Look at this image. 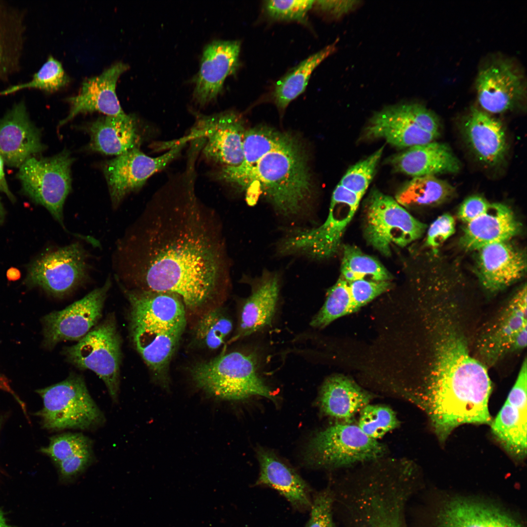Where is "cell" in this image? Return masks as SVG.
Wrapping results in <instances>:
<instances>
[{
  "label": "cell",
  "mask_w": 527,
  "mask_h": 527,
  "mask_svg": "<svg viewBox=\"0 0 527 527\" xmlns=\"http://www.w3.org/2000/svg\"><path fill=\"white\" fill-rule=\"evenodd\" d=\"M86 255L78 243L46 254L30 266L26 280L56 297L71 292L86 278Z\"/></svg>",
  "instance_id": "obj_14"
},
{
  "label": "cell",
  "mask_w": 527,
  "mask_h": 527,
  "mask_svg": "<svg viewBox=\"0 0 527 527\" xmlns=\"http://www.w3.org/2000/svg\"><path fill=\"white\" fill-rule=\"evenodd\" d=\"M372 396L351 379L340 375L330 376L321 389L319 403L323 412L347 421L369 403Z\"/></svg>",
  "instance_id": "obj_29"
},
{
  "label": "cell",
  "mask_w": 527,
  "mask_h": 527,
  "mask_svg": "<svg viewBox=\"0 0 527 527\" xmlns=\"http://www.w3.org/2000/svg\"><path fill=\"white\" fill-rule=\"evenodd\" d=\"M435 324L430 371L421 384L402 394L426 414L443 443L460 426L490 425L492 388L487 367L470 354L465 337L449 316L437 318Z\"/></svg>",
  "instance_id": "obj_2"
},
{
  "label": "cell",
  "mask_w": 527,
  "mask_h": 527,
  "mask_svg": "<svg viewBox=\"0 0 527 527\" xmlns=\"http://www.w3.org/2000/svg\"><path fill=\"white\" fill-rule=\"evenodd\" d=\"M0 527H12L10 525H9L8 523V522L7 521V520H6V519L5 518V515L4 514L3 512L0 509Z\"/></svg>",
  "instance_id": "obj_52"
},
{
  "label": "cell",
  "mask_w": 527,
  "mask_h": 527,
  "mask_svg": "<svg viewBox=\"0 0 527 527\" xmlns=\"http://www.w3.org/2000/svg\"><path fill=\"white\" fill-rule=\"evenodd\" d=\"M315 0H267L264 8L271 19L280 20H296L304 22L307 12L314 5Z\"/></svg>",
  "instance_id": "obj_42"
},
{
  "label": "cell",
  "mask_w": 527,
  "mask_h": 527,
  "mask_svg": "<svg viewBox=\"0 0 527 527\" xmlns=\"http://www.w3.org/2000/svg\"><path fill=\"white\" fill-rule=\"evenodd\" d=\"M90 449H92V441L87 437L79 433H64L51 437L48 446L41 448V451L57 465Z\"/></svg>",
  "instance_id": "obj_40"
},
{
  "label": "cell",
  "mask_w": 527,
  "mask_h": 527,
  "mask_svg": "<svg viewBox=\"0 0 527 527\" xmlns=\"http://www.w3.org/2000/svg\"><path fill=\"white\" fill-rule=\"evenodd\" d=\"M364 226L368 243L385 256L390 255L392 245H408L421 237L426 227L395 200L376 189L365 203Z\"/></svg>",
  "instance_id": "obj_9"
},
{
  "label": "cell",
  "mask_w": 527,
  "mask_h": 527,
  "mask_svg": "<svg viewBox=\"0 0 527 527\" xmlns=\"http://www.w3.org/2000/svg\"><path fill=\"white\" fill-rule=\"evenodd\" d=\"M333 507L331 488L316 492L312 497L309 518L304 527H336Z\"/></svg>",
  "instance_id": "obj_43"
},
{
  "label": "cell",
  "mask_w": 527,
  "mask_h": 527,
  "mask_svg": "<svg viewBox=\"0 0 527 527\" xmlns=\"http://www.w3.org/2000/svg\"><path fill=\"white\" fill-rule=\"evenodd\" d=\"M185 144L186 142L179 141L168 151L156 157L137 148L107 162L103 171L112 203L118 205L127 194L141 188L149 177L175 159Z\"/></svg>",
  "instance_id": "obj_15"
},
{
  "label": "cell",
  "mask_w": 527,
  "mask_h": 527,
  "mask_svg": "<svg viewBox=\"0 0 527 527\" xmlns=\"http://www.w3.org/2000/svg\"><path fill=\"white\" fill-rule=\"evenodd\" d=\"M527 286L522 287L501 308L480 334L479 361L486 366L527 346Z\"/></svg>",
  "instance_id": "obj_12"
},
{
  "label": "cell",
  "mask_w": 527,
  "mask_h": 527,
  "mask_svg": "<svg viewBox=\"0 0 527 527\" xmlns=\"http://www.w3.org/2000/svg\"><path fill=\"white\" fill-rule=\"evenodd\" d=\"M365 137L370 139L382 138L399 148L426 144L438 138L407 118L399 104L386 107L375 113L365 129Z\"/></svg>",
  "instance_id": "obj_27"
},
{
  "label": "cell",
  "mask_w": 527,
  "mask_h": 527,
  "mask_svg": "<svg viewBox=\"0 0 527 527\" xmlns=\"http://www.w3.org/2000/svg\"><path fill=\"white\" fill-rule=\"evenodd\" d=\"M477 269L486 289L496 291L520 279L526 269V259L507 242L486 245L477 250Z\"/></svg>",
  "instance_id": "obj_22"
},
{
  "label": "cell",
  "mask_w": 527,
  "mask_h": 527,
  "mask_svg": "<svg viewBox=\"0 0 527 527\" xmlns=\"http://www.w3.org/2000/svg\"><path fill=\"white\" fill-rule=\"evenodd\" d=\"M356 2L354 0H317L315 1L314 5L323 11L339 17L351 10L356 4Z\"/></svg>",
  "instance_id": "obj_48"
},
{
  "label": "cell",
  "mask_w": 527,
  "mask_h": 527,
  "mask_svg": "<svg viewBox=\"0 0 527 527\" xmlns=\"http://www.w3.org/2000/svg\"><path fill=\"white\" fill-rule=\"evenodd\" d=\"M398 419L392 409L385 405H367L361 411L359 427L369 437L377 440L397 428Z\"/></svg>",
  "instance_id": "obj_39"
},
{
  "label": "cell",
  "mask_w": 527,
  "mask_h": 527,
  "mask_svg": "<svg viewBox=\"0 0 527 527\" xmlns=\"http://www.w3.org/2000/svg\"><path fill=\"white\" fill-rule=\"evenodd\" d=\"M232 329L231 320L219 308L203 315L197 323L194 331L196 340L210 349L219 348Z\"/></svg>",
  "instance_id": "obj_38"
},
{
  "label": "cell",
  "mask_w": 527,
  "mask_h": 527,
  "mask_svg": "<svg viewBox=\"0 0 527 527\" xmlns=\"http://www.w3.org/2000/svg\"><path fill=\"white\" fill-rule=\"evenodd\" d=\"M383 149L382 147L365 159L352 166L339 184L363 197L374 176Z\"/></svg>",
  "instance_id": "obj_41"
},
{
  "label": "cell",
  "mask_w": 527,
  "mask_h": 527,
  "mask_svg": "<svg viewBox=\"0 0 527 527\" xmlns=\"http://www.w3.org/2000/svg\"><path fill=\"white\" fill-rule=\"evenodd\" d=\"M463 129L467 144L480 162L494 166L504 160L507 144L505 129L499 121L473 107L465 119Z\"/></svg>",
  "instance_id": "obj_23"
},
{
  "label": "cell",
  "mask_w": 527,
  "mask_h": 527,
  "mask_svg": "<svg viewBox=\"0 0 527 527\" xmlns=\"http://www.w3.org/2000/svg\"><path fill=\"white\" fill-rule=\"evenodd\" d=\"M199 121L187 138L205 139L203 153L207 159L223 166H235L243 162L246 130L238 114L226 112L202 117Z\"/></svg>",
  "instance_id": "obj_16"
},
{
  "label": "cell",
  "mask_w": 527,
  "mask_h": 527,
  "mask_svg": "<svg viewBox=\"0 0 527 527\" xmlns=\"http://www.w3.org/2000/svg\"><path fill=\"white\" fill-rule=\"evenodd\" d=\"M191 374L199 387L222 399L241 400L259 395L275 400L271 390L259 377L256 359L250 354H222L196 365Z\"/></svg>",
  "instance_id": "obj_5"
},
{
  "label": "cell",
  "mask_w": 527,
  "mask_h": 527,
  "mask_svg": "<svg viewBox=\"0 0 527 527\" xmlns=\"http://www.w3.org/2000/svg\"><path fill=\"white\" fill-rule=\"evenodd\" d=\"M73 159L67 150L52 157H30L20 167L17 178L24 192L44 206L61 225L63 207L71 188Z\"/></svg>",
  "instance_id": "obj_11"
},
{
  "label": "cell",
  "mask_w": 527,
  "mask_h": 527,
  "mask_svg": "<svg viewBox=\"0 0 527 527\" xmlns=\"http://www.w3.org/2000/svg\"><path fill=\"white\" fill-rule=\"evenodd\" d=\"M0 390L6 391L11 394L16 399V400L20 403L21 406L24 408V406L22 404V402L20 401V399L15 394L11 387H10L9 382L7 378L3 374L0 372Z\"/></svg>",
  "instance_id": "obj_50"
},
{
  "label": "cell",
  "mask_w": 527,
  "mask_h": 527,
  "mask_svg": "<svg viewBox=\"0 0 527 527\" xmlns=\"http://www.w3.org/2000/svg\"><path fill=\"white\" fill-rule=\"evenodd\" d=\"M352 301L358 309L390 288L389 281L360 279L348 282Z\"/></svg>",
  "instance_id": "obj_44"
},
{
  "label": "cell",
  "mask_w": 527,
  "mask_h": 527,
  "mask_svg": "<svg viewBox=\"0 0 527 527\" xmlns=\"http://www.w3.org/2000/svg\"><path fill=\"white\" fill-rule=\"evenodd\" d=\"M240 42L215 40L204 48L200 70L193 78V97L201 105L216 98L226 77L233 74L239 63Z\"/></svg>",
  "instance_id": "obj_20"
},
{
  "label": "cell",
  "mask_w": 527,
  "mask_h": 527,
  "mask_svg": "<svg viewBox=\"0 0 527 527\" xmlns=\"http://www.w3.org/2000/svg\"><path fill=\"white\" fill-rule=\"evenodd\" d=\"M405 510L397 502L377 503L358 513L347 527H406Z\"/></svg>",
  "instance_id": "obj_36"
},
{
  "label": "cell",
  "mask_w": 527,
  "mask_h": 527,
  "mask_svg": "<svg viewBox=\"0 0 527 527\" xmlns=\"http://www.w3.org/2000/svg\"><path fill=\"white\" fill-rule=\"evenodd\" d=\"M439 523L440 527H521L495 507L463 499L447 504L439 515Z\"/></svg>",
  "instance_id": "obj_31"
},
{
  "label": "cell",
  "mask_w": 527,
  "mask_h": 527,
  "mask_svg": "<svg viewBox=\"0 0 527 527\" xmlns=\"http://www.w3.org/2000/svg\"><path fill=\"white\" fill-rule=\"evenodd\" d=\"M2 57H3L2 56V50L1 46L0 45V63L1 62V61H2Z\"/></svg>",
  "instance_id": "obj_54"
},
{
  "label": "cell",
  "mask_w": 527,
  "mask_h": 527,
  "mask_svg": "<svg viewBox=\"0 0 527 527\" xmlns=\"http://www.w3.org/2000/svg\"><path fill=\"white\" fill-rule=\"evenodd\" d=\"M337 41L311 55L279 80L272 93L274 102L283 110L305 90L313 70L336 49Z\"/></svg>",
  "instance_id": "obj_32"
},
{
  "label": "cell",
  "mask_w": 527,
  "mask_h": 527,
  "mask_svg": "<svg viewBox=\"0 0 527 527\" xmlns=\"http://www.w3.org/2000/svg\"><path fill=\"white\" fill-rule=\"evenodd\" d=\"M92 449L86 450L65 460L57 466L59 479L62 484L74 482L89 466L93 461Z\"/></svg>",
  "instance_id": "obj_45"
},
{
  "label": "cell",
  "mask_w": 527,
  "mask_h": 527,
  "mask_svg": "<svg viewBox=\"0 0 527 527\" xmlns=\"http://www.w3.org/2000/svg\"><path fill=\"white\" fill-rule=\"evenodd\" d=\"M88 129L93 151L119 156L138 148L140 137L135 118L130 115L100 118Z\"/></svg>",
  "instance_id": "obj_28"
},
{
  "label": "cell",
  "mask_w": 527,
  "mask_h": 527,
  "mask_svg": "<svg viewBox=\"0 0 527 527\" xmlns=\"http://www.w3.org/2000/svg\"><path fill=\"white\" fill-rule=\"evenodd\" d=\"M44 149L40 132L30 120L23 102L0 119V154L8 165L20 167Z\"/></svg>",
  "instance_id": "obj_21"
},
{
  "label": "cell",
  "mask_w": 527,
  "mask_h": 527,
  "mask_svg": "<svg viewBox=\"0 0 527 527\" xmlns=\"http://www.w3.org/2000/svg\"><path fill=\"white\" fill-rule=\"evenodd\" d=\"M133 344L147 366L165 370L186 325L185 305L176 294L142 291L129 300Z\"/></svg>",
  "instance_id": "obj_4"
},
{
  "label": "cell",
  "mask_w": 527,
  "mask_h": 527,
  "mask_svg": "<svg viewBox=\"0 0 527 527\" xmlns=\"http://www.w3.org/2000/svg\"><path fill=\"white\" fill-rule=\"evenodd\" d=\"M527 365L525 357L505 404L490 425L504 449L520 460L527 455Z\"/></svg>",
  "instance_id": "obj_18"
},
{
  "label": "cell",
  "mask_w": 527,
  "mask_h": 527,
  "mask_svg": "<svg viewBox=\"0 0 527 527\" xmlns=\"http://www.w3.org/2000/svg\"><path fill=\"white\" fill-rule=\"evenodd\" d=\"M455 231V222L449 214H444L430 225L427 233L426 244L431 247L440 245Z\"/></svg>",
  "instance_id": "obj_46"
},
{
  "label": "cell",
  "mask_w": 527,
  "mask_h": 527,
  "mask_svg": "<svg viewBox=\"0 0 527 527\" xmlns=\"http://www.w3.org/2000/svg\"><path fill=\"white\" fill-rule=\"evenodd\" d=\"M4 216V209L0 199V223L3 220Z\"/></svg>",
  "instance_id": "obj_53"
},
{
  "label": "cell",
  "mask_w": 527,
  "mask_h": 527,
  "mask_svg": "<svg viewBox=\"0 0 527 527\" xmlns=\"http://www.w3.org/2000/svg\"><path fill=\"white\" fill-rule=\"evenodd\" d=\"M258 458L260 473L256 484L275 489L295 510L309 511L312 497L308 486L302 478L267 450L259 449Z\"/></svg>",
  "instance_id": "obj_24"
},
{
  "label": "cell",
  "mask_w": 527,
  "mask_h": 527,
  "mask_svg": "<svg viewBox=\"0 0 527 527\" xmlns=\"http://www.w3.org/2000/svg\"><path fill=\"white\" fill-rule=\"evenodd\" d=\"M243 162L223 166L217 179L244 192L247 203L264 197L284 217H294L308 207L312 180L308 160L300 141L292 134L268 126L245 131Z\"/></svg>",
  "instance_id": "obj_3"
},
{
  "label": "cell",
  "mask_w": 527,
  "mask_h": 527,
  "mask_svg": "<svg viewBox=\"0 0 527 527\" xmlns=\"http://www.w3.org/2000/svg\"><path fill=\"white\" fill-rule=\"evenodd\" d=\"M519 223L511 210L500 203H492L489 209L466 223L461 243L468 250H476L493 243L507 242L520 230Z\"/></svg>",
  "instance_id": "obj_26"
},
{
  "label": "cell",
  "mask_w": 527,
  "mask_h": 527,
  "mask_svg": "<svg viewBox=\"0 0 527 527\" xmlns=\"http://www.w3.org/2000/svg\"><path fill=\"white\" fill-rule=\"evenodd\" d=\"M111 283L104 284L63 309L52 312L42 320L43 345L51 349L66 341H79L95 327L102 315L104 303Z\"/></svg>",
  "instance_id": "obj_13"
},
{
  "label": "cell",
  "mask_w": 527,
  "mask_h": 527,
  "mask_svg": "<svg viewBox=\"0 0 527 527\" xmlns=\"http://www.w3.org/2000/svg\"><path fill=\"white\" fill-rule=\"evenodd\" d=\"M390 162L396 171L413 177L455 173L461 168L449 147L434 141L409 147L392 157Z\"/></svg>",
  "instance_id": "obj_25"
},
{
  "label": "cell",
  "mask_w": 527,
  "mask_h": 527,
  "mask_svg": "<svg viewBox=\"0 0 527 527\" xmlns=\"http://www.w3.org/2000/svg\"><path fill=\"white\" fill-rule=\"evenodd\" d=\"M478 102L484 111L500 114L512 109L526 94L522 72L510 61L500 60L482 68L475 82Z\"/></svg>",
  "instance_id": "obj_17"
},
{
  "label": "cell",
  "mask_w": 527,
  "mask_h": 527,
  "mask_svg": "<svg viewBox=\"0 0 527 527\" xmlns=\"http://www.w3.org/2000/svg\"><path fill=\"white\" fill-rule=\"evenodd\" d=\"M341 271V277L347 282L360 279L389 281L391 278L377 260L350 245L344 247Z\"/></svg>",
  "instance_id": "obj_34"
},
{
  "label": "cell",
  "mask_w": 527,
  "mask_h": 527,
  "mask_svg": "<svg viewBox=\"0 0 527 527\" xmlns=\"http://www.w3.org/2000/svg\"><path fill=\"white\" fill-rule=\"evenodd\" d=\"M69 82L70 78L61 62L50 55L30 81L10 86L1 91L0 94L7 95L20 90L33 88L54 92L64 87Z\"/></svg>",
  "instance_id": "obj_37"
},
{
  "label": "cell",
  "mask_w": 527,
  "mask_h": 527,
  "mask_svg": "<svg viewBox=\"0 0 527 527\" xmlns=\"http://www.w3.org/2000/svg\"><path fill=\"white\" fill-rule=\"evenodd\" d=\"M135 241L134 281L141 290L178 295L195 309L229 282V262L219 215L190 193L156 199Z\"/></svg>",
  "instance_id": "obj_1"
},
{
  "label": "cell",
  "mask_w": 527,
  "mask_h": 527,
  "mask_svg": "<svg viewBox=\"0 0 527 527\" xmlns=\"http://www.w3.org/2000/svg\"><path fill=\"white\" fill-rule=\"evenodd\" d=\"M490 205L491 203L483 197L471 196L462 203L458 215L460 220L467 223L486 212Z\"/></svg>",
  "instance_id": "obj_47"
},
{
  "label": "cell",
  "mask_w": 527,
  "mask_h": 527,
  "mask_svg": "<svg viewBox=\"0 0 527 527\" xmlns=\"http://www.w3.org/2000/svg\"><path fill=\"white\" fill-rule=\"evenodd\" d=\"M36 392L42 399L43 407L36 415L44 428L86 430L105 422L81 375L71 374L64 380Z\"/></svg>",
  "instance_id": "obj_6"
},
{
  "label": "cell",
  "mask_w": 527,
  "mask_h": 527,
  "mask_svg": "<svg viewBox=\"0 0 527 527\" xmlns=\"http://www.w3.org/2000/svg\"><path fill=\"white\" fill-rule=\"evenodd\" d=\"M385 453V446L367 436L358 426L338 423L312 438L306 457L313 466L333 468L377 461Z\"/></svg>",
  "instance_id": "obj_8"
},
{
  "label": "cell",
  "mask_w": 527,
  "mask_h": 527,
  "mask_svg": "<svg viewBox=\"0 0 527 527\" xmlns=\"http://www.w3.org/2000/svg\"><path fill=\"white\" fill-rule=\"evenodd\" d=\"M128 65L116 62L99 75L85 79L79 93L66 99L70 108L68 115L59 126L67 123L77 115L98 111L110 116H123V111L116 92L117 81Z\"/></svg>",
  "instance_id": "obj_19"
},
{
  "label": "cell",
  "mask_w": 527,
  "mask_h": 527,
  "mask_svg": "<svg viewBox=\"0 0 527 527\" xmlns=\"http://www.w3.org/2000/svg\"><path fill=\"white\" fill-rule=\"evenodd\" d=\"M279 292L277 276L264 274L243 306L236 338L250 335L271 324Z\"/></svg>",
  "instance_id": "obj_30"
},
{
  "label": "cell",
  "mask_w": 527,
  "mask_h": 527,
  "mask_svg": "<svg viewBox=\"0 0 527 527\" xmlns=\"http://www.w3.org/2000/svg\"><path fill=\"white\" fill-rule=\"evenodd\" d=\"M7 276L10 280H16L20 278V272L17 269L12 268L7 271Z\"/></svg>",
  "instance_id": "obj_51"
},
{
  "label": "cell",
  "mask_w": 527,
  "mask_h": 527,
  "mask_svg": "<svg viewBox=\"0 0 527 527\" xmlns=\"http://www.w3.org/2000/svg\"><path fill=\"white\" fill-rule=\"evenodd\" d=\"M4 160L0 154V190L4 193L12 201H15V198L11 192L7 185L3 170Z\"/></svg>",
  "instance_id": "obj_49"
},
{
  "label": "cell",
  "mask_w": 527,
  "mask_h": 527,
  "mask_svg": "<svg viewBox=\"0 0 527 527\" xmlns=\"http://www.w3.org/2000/svg\"><path fill=\"white\" fill-rule=\"evenodd\" d=\"M455 192L452 185L434 176L416 177L399 190L395 200L404 206L431 205L446 201Z\"/></svg>",
  "instance_id": "obj_33"
},
{
  "label": "cell",
  "mask_w": 527,
  "mask_h": 527,
  "mask_svg": "<svg viewBox=\"0 0 527 527\" xmlns=\"http://www.w3.org/2000/svg\"><path fill=\"white\" fill-rule=\"evenodd\" d=\"M362 197L338 184L333 191L328 216L315 228L296 232L283 243L285 253L300 252L316 259L333 255Z\"/></svg>",
  "instance_id": "obj_10"
},
{
  "label": "cell",
  "mask_w": 527,
  "mask_h": 527,
  "mask_svg": "<svg viewBox=\"0 0 527 527\" xmlns=\"http://www.w3.org/2000/svg\"><path fill=\"white\" fill-rule=\"evenodd\" d=\"M122 340L115 317L109 314L73 345L64 348L67 362L81 369L94 371L104 383L114 402L120 388Z\"/></svg>",
  "instance_id": "obj_7"
},
{
  "label": "cell",
  "mask_w": 527,
  "mask_h": 527,
  "mask_svg": "<svg viewBox=\"0 0 527 527\" xmlns=\"http://www.w3.org/2000/svg\"><path fill=\"white\" fill-rule=\"evenodd\" d=\"M358 310L352 301L348 282L341 277L328 290L324 304L310 324L323 328L334 320Z\"/></svg>",
  "instance_id": "obj_35"
}]
</instances>
